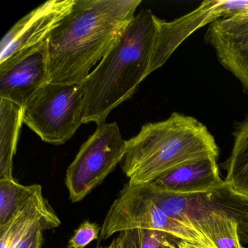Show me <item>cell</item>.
<instances>
[{"instance_id": "16", "label": "cell", "mask_w": 248, "mask_h": 248, "mask_svg": "<svg viewBox=\"0 0 248 248\" xmlns=\"http://www.w3.org/2000/svg\"><path fill=\"white\" fill-rule=\"evenodd\" d=\"M41 190L39 184L24 186L14 178H0V226L8 223Z\"/></svg>"}, {"instance_id": "21", "label": "cell", "mask_w": 248, "mask_h": 248, "mask_svg": "<svg viewBox=\"0 0 248 248\" xmlns=\"http://www.w3.org/2000/svg\"><path fill=\"white\" fill-rule=\"evenodd\" d=\"M96 248H123L121 238L118 236L117 237L114 238L111 241V243L107 246H98Z\"/></svg>"}, {"instance_id": "14", "label": "cell", "mask_w": 248, "mask_h": 248, "mask_svg": "<svg viewBox=\"0 0 248 248\" xmlns=\"http://www.w3.org/2000/svg\"><path fill=\"white\" fill-rule=\"evenodd\" d=\"M24 107L0 98V178H14V157L24 124Z\"/></svg>"}, {"instance_id": "9", "label": "cell", "mask_w": 248, "mask_h": 248, "mask_svg": "<svg viewBox=\"0 0 248 248\" xmlns=\"http://www.w3.org/2000/svg\"><path fill=\"white\" fill-rule=\"evenodd\" d=\"M48 43L0 63V98L24 107L48 81Z\"/></svg>"}, {"instance_id": "1", "label": "cell", "mask_w": 248, "mask_h": 248, "mask_svg": "<svg viewBox=\"0 0 248 248\" xmlns=\"http://www.w3.org/2000/svg\"><path fill=\"white\" fill-rule=\"evenodd\" d=\"M140 3L141 0H75L47 39V82H83L117 43Z\"/></svg>"}, {"instance_id": "13", "label": "cell", "mask_w": 248, "mask_h": 248, "mask_svg": "<svg viewBox=\"0 0 248 248\" xmlns=\"http://www.w3.org/2000/svg\"><path fill=\"white\" fill-rule=\"evenodd\" d=\"M60 225V219L41 190L8 223L0 226V248H15L20 241L37 226H43L50 230Z\"/></svg>"}, {"instance_id": "11", "label": "cell", "mask_w": 248, "mask_h": 248, "mask_svg": "<svg viewBox=\"0 0 248 248\" xmlns=\"http://www.w3.org/2000/svg\"><path fill=\"white\" fill-rule=\"evenodd\" d=\"M205 37L222 66L248 93V11L212 23Z\"/></svg>"}, {"instance_id": "10", "label": "cell", "mask_w": 248, "mask_h": 248, "mask_svg": "<svg viewBox=\"0 0 248 248\" xmlns=\"http://www.w3.org/2000/svg\"><path fill=\"white\" fill-rule=\"evenodd\" d=\"M74 3L75 0H50L21 18L2 38L0 63L46 41Z\"/></svg>"}, {"instance_id": "12", "label": "cell", "mask_w": 248, "mask_h": 248, "mask_svg": "<svg viewBox=\"0 0 248 248\" xmlns=\"http://www.w3.org/2000/svg\"><path fill=\"white\" fill-rule=\"evenodd\" d=\"M217 159L208 157L188 162L165 172L149 184L158 191L172 194H194L207 191L223 181Z\"/></svg>"}, {"instance_id": "6", "label": "cell", "mask_w": 248, "mask_h": 248, "mask_svg": "<svg viewBox=\"0 0 248 248\" xmlns=\"http://www.w3.org/2000/svg\"><path fill=\"white\" fill-rule=\"evenodd\" d=\"M131 229L155 231L198 246L213 244L197 231L165 214L137 185L127 183L107 212L101 226L100 239Z\"/></svg>"}, {"instance_id": "19", "label": "cell", "mask_w": 248, "mask_h": 248, "mask_svg": "<svg viewBox=\"0 0 248 248\" xmlns=\"http://www.w3.org/2000/svg\"><path fill=\"white\" fill-rule=\"evenodd\" d=\"M47 230L43 226L34 228L23 238L15 248H42L43 242V232Z\"/></svg>"}, {"instance_id": "22", "label": "cell", "mask_w": 248, "mask_h": 248, "mask_svg": "<svg viewBox=\"0 0 248 248\" xmlns=\"http://www.w3.org/2000/svg\"><path fill=\"white\" fill-rule=\"evenodd\" d=\"M159 248H167L165 246V245H163V244L162 243V245H160V247H159Z\"/></svg>"}, {"instance_id": "3", "label": "cell", "mask_w": 248, "mask_h": 248, "mask_svg": "<svg viewBox=\"0 0 248 248\" xmlns=\"http://www.w3.org/2000/svg\"><path fill=\"white\" fill-rule=\"evenodd\" d=\"M218 155L217 143L205 125L174 112L163 121L144 124L127 140L122 168L130 185H142L188 162Z\"/></svg>"}, {"instance_id": "20", "label": "cell", "mask_w": 248, "mask_h": 248, "mask_svg": "<svg viewBox=\"0 0 248 248\" xmlns=\"http://www.w3.org/2000/svg\"><path fill=\"white\" fill-rule=\"evenodd\" d=\"M162 244H163L167 248H217L216 246L205 248V247L191 245V244L183 242V241L175 239V238L170 237V236H165L163 242H162Z\"/></svg>"}, {"instance_id": "18", "label": "cell", "mask_w": 248, "mask_h": 248, "mask_svg": "<svg viewBox=\"0 0 248 248\" xmlns=\"http://www.w3.org/2000/svg\"><path fill=\"white\" fill-rule=\"evenodd\" d=\"M101 227L97 223L85 220L75 231L68 242L67 248H85L100 236Z\"/></svg>"}, {"instance_id": "8", "label": "cell", "mask_w": 248, "mask_h": 248, "mask_svg": "<svg viewBox=\"0 0 248 248\" xmlns=\"http://www.w3.org/2000/svg\"><path fill=\"white\" fill-rule=\"evenodd\" d=\"M248 11V0L204 1L189 14L172 21L159 18L148 75L162 67L178 46L199 29L220 18Z\"/></svg>"}, {"instance_id": "5", "label": "cell", "mask_w": 248, "mask_h": 248, "mask_svg": "<svg viewBox=\"0 0 248 248\" xmlns=\"http://www.w3.org/2000/svg\"><path fill=\"white\" fill-rule=\"evenodd\" d=\"M85 86L45 84L24 107V124L46 143H66L83 124Z\"/></svg>"}, {"instance_id": "7", "label": "cell", "mask_w": 248, "mask_h": 248, "mask_svg": "<svg viewBox=\"0 0 248 248\" xmlns=\"http://www.w3.org/2000/svg\"><path fill=\"white\" fill-rule=\"evenodd\" d=\"M127 140L116 123L97 124L67 168L65 184L72 202L82 201L124 159Z\"/></svg>"}, {"instance_id": "17", "label": "cell", "mask_w": 248, "mask_h": 248, "mask_svg": "<svg viewBox=\"0 0 248 248\" xmlns=\"http://www.w3.org/2000/svg\"><path fill=\"white\" fill-rule=\"evenodd\" d=\"M123 248H159L166 233L155 231L131 229L119 234Z\"/></svg>"}, {"instance_id": "4", "label": "cell", "mask_w": 248, "mask_h": 248, "mask_svg": "<svg viewBox=\"0 0 248 248\" xmlns=\"http://www.w3.org/2000/svg\"><path fill=\"white\" fill-rule=\"evenodd\" d=\"M165 214L201 233L214 245L220 236L239 231L248 244V197L236 192L223 180L211 189L194 194L158 191L149 184L137 185Z\"/></svg>"}, {"instance_id": "15", "label": "cell", "mask_w": 248, "mask_h": 248, "mask_svg": "<svg viewBox=\"0 0 248 248\" xmlns=\"http://www.w3.org/2000/svg\"><path fill=\"white\" fill-rule=\"evenodd\" d=\"M233 148L225 163V181L236 192L248 197V117L238 124Z\"/></svg>"}, {"instance_id": "2", "label": "cell", "mask_w": 248, "mask_h": 248, "mask_svg": "<svg viewBox=\"0 0 248 248\" xmlns=\"http://www.w3.org/2000/svg\"><path fill=\"white\" fill-rule=\"evenodd\" d=\"M158 20L151 10H141L88 75L85 80L83 124L104 123L149 76Z\"/></svg>"}]
</instances>
